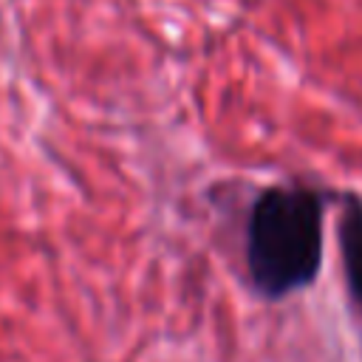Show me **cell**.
Instances as JSON below:
<instances>
[{"instance_id":"cell-1","label":"cell","mask_w":362,"mask_h":362,"mask_svg":"<svg viewBox=\"0 0 362 362\" xmlns=\"http://www.w3.org/2000/svg\"><path fill=\"white\" fill-rule=\"evenodd\" d=\"M328 195L308 184L263 187L246 215L243 257L252 288L263 300H286L308 288L325 252Z\"/></svg>"},{"instance_id":"cell-2","label":"cell","mask_w":362,"mask_h":362,"mask_svg":"<svg viewBox=\"0 0 362 362\" xmlns=\"http://www.w3.org/2000/svg\"><path fill=\"white\" fill-rule=\"evenodd\" d=\"M337 235H339L345 291H348L351 305L362 314V195L345 192L339 198Z\"/></svg>"}]
</instances>
